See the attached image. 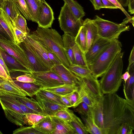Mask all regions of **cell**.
<instances>
[{"instance_id": "obj_51", "label": "cell", "mask_w": 134, "mask_h": 134, "mask_svg": "<svg viewBox=\"0 0 134 134\" xmlns=\"http://www.w3.org/2000/svg\"><path fill=\"white\" fill-rule=\"evenodd\" d=\"M95 10H99L103 8H105L101 0H90Z\"/></svg>"}, {"instance_id": "obj_53", "label": "cell", "mask_w": 134, "mask_h": 134, "mask_svg": "<svg viewBox=\"0 0 134 134\" xmlns=\"http://www.w3.org/2000/svg\"><path fill=\"white\" fill-rule=\"evenodd\" d=\"M105 8L117 9L118 8L114 5L109 0H101Z\"/></svg>"}, {"instance_id": "obj_16", "label": "cell", "mask_w": 134, "mask_h": 134, "mask_svg": "<svg viewBox=\"0 0 134 134\" xmlns=\"http://www.w3.org/2000/svg\"><path fill=\"white\" fill-rule=\"evenodd\" d=\"M35 95L36 100L46 116H54L55 113L58 111L67 108L65 106L41 98L37 94Z\"/></svg>"}, {"instance_id": "obj_56", "label": "cell", "mask_w": 134, "mask_h": 134, "mask_svg": "<svg viewBox=\"0 0 134 134\" xmlns=\"http://www.w3.org/2000/svg\"><path fill=\"white\" fill-rule=\"evenodd\" d=\"M134 63V46H133L131 50L129 59V66Z\"/></svg>"}, {"instance_id": "obj_29", "label": "cell", "mask_w": 134, "mask_h": 134, "mask_svg": "<svg viewBox=\"0 0 134 134\" xmlns=\"http://www.w3.org/2000/svg\"><path fill=\"white\" fill-rule=\"evenodd\" d=\"M32 126L43 134H52L53 129L52 121L50 116H48L37 124Z\"/></svg>"}, {"instance_id": "obj_11", "label": "cell", "mask_w": 134, "mask_h": 134, "mask_svg": "<svg viewBox=\"0 0 134 134\" xmlns=\"http://www.w3.org/2000/svg\"><path fill=\"white\" fill-rule=\"evenodd\" d=\"M54 20L52 8L45 0H42L37 23L38 27L44 29L50 28Z\"/></svg>"}, {"instance_id": "obj_50", "label": "cell", "mask_w": 134, "mask_h": 134, "mask_svg": "<svg viewBox=\"0 0 134 134\" xmlns=\"http://www.w3.org/2000/svg\"><path fill=\"white\" fill-rule=\"evenodd\" d=\"M114 5L117 7L118 9L121 10L125 15L127 17L131 18L132 17L125 9L123 7L117 0H109Z\"/></svg>"}, {"instance_id": "obj_46", "label": "cell", "mask_w": 134, "mask_h": 134, "mask_svg": "<svg viewBox=\"0 0 134 134\" xmlns=\"http://www.w3.org/2000/svg\"><path fill=\"white\" fill-rule=\"evenodd\" d=\"M81 115L87 116L91 114L90 107L86 103L82 102L74 110Z\"/></svg>"}, {"instance_id": "obj_8", "label": "cell", "mask_w": 134, "mask_h": 134, "mask_svg": "<svg viewBox=\"0 0 134 134\" xmlns=\"http://www.w3.org/2000/svg\"><path fill=\"white\" fill-rule=\"evenodd\" d=\"M35 79V82L42 88H53L64 85L60 77L51 69L46 71L32 72L31 73Z\"/></svg>"}, {"instance_id": "obj_52", "label": "cell", "mask_w": 134, "mask_h": 134, "mask_svg": "<svg viewBox=\"0 0 134 134\" xmlns=\"http://www.w3.org/2000/svg\"><path fill=\"white\" fill-rule=\"evenodd\" d=\"M0 77L10 81L13 80L11 77L8 75L5 70L0 63Z\"/></svg>"}, {"instance_id": "obj_1", "label": "cell", "mask_w": 134, "mask_h": 134, "mask_svg": "<svg viewBox=\"0 0 134 134\" xmlns=\"http://www.w3.org/2000/svg\"><path fill=\"white\" fill-rule=\"evenodd\" d=\"M102 134H117L127 123L134 129V102L123 98L116 92L103 96Z\"/></svg>"}, {"instance_id": "obj_62", "label": "cell", "mask_w": 134, "mask_h": 134, "mask_svg": "<svg viewBox=\"0 0 134 134\" xmlns=\"http://www.w3.org/2000/svg\"><path fill=\"white\" fill-rule=\"evenodd\" d=\"M1 9V7H0V10Z\"/></svg>"}, {"instance_id": "obj_28", "label": "cell", "mask_w": 134, "mask_h": 134, "mask_svg": "<svg viewBox=\"0 0 134 134\" xmlns=\"http://www.w3.org/2000/svg\"><path fill=\"white\" fill-rule=\"evenodd\" d=\"M3 109L6 117L10 122L20 126L25 124L24 120L25 115L10 109Z\"/></svg>"}, {"instance_id": "obj_38", "label": "cell", "mask_w": 134, "mask_h": 134, "mask_svg": "<svg viewBox=\"0 0 134 134\" xmlns=\"http://www.w3.org/2000/svg\"><path fill=\"white\" fill-rule=\"evenodd\" d=\"M68 68L75 75L80 77L92 74L89 68H85L75 64L70 65Z\"/></svg>"}, {"instance_id": "obj_7", "label": "cell", "mask_w": 134, "mask_h": 134, "mask_svg": "<svg viewBox=\"0 0 134 134\" xmlns=\"http://www.w3.org/2000/svg\"><path fill=\"white\" fill-rule=\"evenodd\" d=\"M0 47L32 72L26 55L20 46L0 34Z\"/></svg>"}, {"instance_id": "obj_2", "label": "cell", "mask_w": 134, "mask_h": 134, "mask_svg": "<svg viewBox=\"0 0 134 134\" xmlns=\"http://www.w3.org/2000/svg\"><path fill=\"white\" fill-rule=\"evenodd\" d=\"M27 35L44 43L56 54L63 65L69 68L70 64L64 51L62 38L55 29L38 27L36 31Z\"/></svg>"}, {"instance_id": "obj_33", "label": "cell", "mask_w": 134, "mask_h": 134, "mask_svg": "<svg viewBox=\"0 0 134 134\" xmlns=\"http://www.w3.org/2000/svg\"><path fill=\"white\" fill-rule=\"evenodd\" d=\"M85 123V126L87 131L92 134H102L101 130L94 123L91 114L87 116L81 115Z\"/></svg>"}, {"instance_id": "obj_26", "label": "cell", "mask_w": 134, "mask_h": 134, "mask_svg": "<svg viewBox=\"0 0 134 134\" xmlns=\"http://www.w3.org/2000/svg\"><path fill=\"white\" fill-rule=\"evenodd\" d=\"M13 82L21 89L27 96L32 97L35 95L42 87L35 83L24 82L13 80Z\"/></svg>"}, {"instance_id": "obj_14", "label": "cell", "mask_w": 134, "mask_h": 134, "mask_svg": "<svg viewBox=\"0 0 134 134\" xmlns=\"http://www.w3.org/2000/svg\"><path fill=\"white\" fill-rule=\"evenodd\" d=\"M25 39L42 63L51 69L54 64L39 42L28 35H26Z\"/></svg>"}, {"instance_id": "obj_20", "label": "cell", "mask_w": 134, "mask_h": 134, "mask_svg": "<svg viewBox=\"0 0 134 134\" xmlns=\"http://www.w3.org/2000/svg\"><path fill=\"white\" fill-rule=\"evenodd\" d=\"M62 38L64 51L70 64H75L72 47L75 43V37L69 33H64Z\"/></svg>"}, {"instance_id": "obj_34", "label": "cell", "mask_w": 134, "mask_h": 134, "mask_svg": "<svg viewBox=\"0 0 134 134\" xmlns=\"http://www.w3.org/2000/svg\"><path fill=\"white\" fill-rule=\"evenodd\" d=\"M72 49L75 60V64L85 68H89L84 54L75 42L72 46Z\"/></svg>"}, {"instance_id": "obj_22", "label": "cell", "mask_w": 134, "mask_h": 134, "mask_svg": "<svg viewBox=\"0 0 134 134\" xmlns=\"http://www.w3.org/2000/svg\"><path fill=\"white\" fill-rule=\"evenodd\" d=\"M0 24L9 35L10 40L16 43L13 30L14 27L10 18L2 8L0 10Z\"/></svg>"}, {"instance_id": "obj_13", "label": "cell", "mask_w": 134, "mask_h": 134, "mask_svg": "<svg viewBox=\"0 0 134 134\" xmlns=\"http://www.w3.org/2000/svg\"><path fill=\"white\" fill-rule=\"evenodd\" d=\"M51 69L60 77L64 85L79 86V77L62 64L54 65Z\"/></svg>"}, {"instance_id": "obj_42", "label": "cell", "mask_w": 134, "mask_h": 134, "mask_svg": "<svg viewBox=\"0 0 134 134\" xmlns=\"http://www.w3.org/2000/svg\"><path fill=\"white\" fill-rule=\"evenodd\" d=\"M10 76L12 80L24 82L35 83V79L31 73H23L21 75H16L10 73Z\"/></svg>"}, {"instance_id": "obj_45", "label": "cell", "mask_w": 134, "mask_h": 134, "mask_svg": "<svg viewBox=\"0 0 134 134\" xmlns=\"http://www.w3.org/2000/svg\"><path fill=\"white\" fill-rule=\"evenodd\" d=\"M72 111L67 108L65 109L58 111L55 113L54 116L60 120L68 122L71 119Z\"/></svg>"}, {"instance_id": "obj_55", "label": "cell", "mask_w": 134, "mask_h": 134, "mask_svg": "<svg viewBox=\"0 0 134 134\" xmlns=\"http://www.w3.org/2000/svg\"><path fill=\"white\" fill-rule=\"evenodd\" d=\"M61 100L64 105L68 108L72 107V105L69 100L64 96H61Z\"/></svg>"}, {"instance_id": "obj_41", "label": "cell", "mask_w": 134, "mask_h": 134, "mask_svg": "<svg viewBox=\"0 0 134 134\" xmlns=\"http://www.w3.org/2000/svg\"><path fill=\"white\" fill-rule=\"evenodd\" d=\"M16 2L20 13L25 18L29 21L34 22L25 0H16Z\"/></svg>"}, {"instance_id": "obj_24", "label": "cell", "mask_w": 134, "mask_h": 134, "mask_svg": "<svg viewBox=\"0 0 134 134\" xmlns=\"http://www.w3.org/2000/svg\"><path fill=\"white\" fill-rule=\"evenodd\" d=\"M78 93V98L72 107L74 108H75L82 102L85 103L89 107H93L97 102L99 97H94L92 96L79 86Z\"/></svg>"}, {"instance_id": "obj_25", "label": "cell", "mask_w": 134, "mask_h": 134, "mask_svg": "<svg viewBox=\"0 0 134 134\" xmlns=\"http://www.w3.org/2000/svg\"><path fill=\"white\" fill-rule=\"evenodd\" d=\"M10 94L19 102L29 108L36 112L38 114L46 116L42 110L37 101L33 98H29L26 96Z\"/></svg>"}, {"instance_id": "obj_36", "label": "cell", "mask_w": 134, "mask_h": 134, "mask_svg": "<svg viewBox=\"0 0 134 134\" xmlns=\"http://www.w3.org/2000/svg\"><path fill=\"white\" fill-rule=\"evenodd\" d=\"M36 94L41 98L65 106L61 100L60 95L46 90L43 88L41 89Z\"/></svg>"}, {"instance_id": "obj_44", "label": "cell", "mask_w": 134, "mask_h": 134, "mask_svg": "<svg viewBox=\"0 0 134 134\" xmlns=\"http://www.w3.org/2000/svg\"><path fill=\"white\" fill-rule=\"evenodd\" d=\"M37 41L39 42L44 48L49 58L53 63L54 65L62 64L61 61L56 54L45 44L42 42Z\"/></svg>"}, {"instance_id": "obj_21", "label": "cell", "mask_w": 134, "mask_h": 134, "mask_svg": "<svg viewBox=\"0 0 134 134\" xmlns=\"http://www.w3.org/2000/svg\"><path fill=\"white\" fill-rule=\"evenodd\" d=\"M0 92L26 96L25 93L13 82L0 77Z\"/></svg>"}, {"instance_id": "obj_47", "label": "cell", "mask_w": 134, "mask_h": 134, "mask_svg": "<svg viewBox=\"0 0 134 134\" xmlns=\"http://www.w3.org/2000/svg\"><path fill=\"white\" fill-rule=\"evenodd\" d=\"M134 129L128 124H124L119 128L117 134H133Z\"/></svg>"}, {"instance_id": "obj_40", "label": "cell", "mask_w": 134, "mask_h": 134, "mask_svg": "<svg viewBox=\"0 0 134 134\" xmlns=\"http://www.w3.org/2000/svg\"><path fill=\"white\" fill-rule=\"evenodd\" d=\"M34 22L37 23L41 6L35 0H25Z\"/></svg>"}, {"instance_id": "obj_10", "label": "cell", "mask_w": 134, "mask_h": 134, "mask_svg": "<svg viewBox=\"0 0 134 134\" xmlns=\"http://www.w3.org/2000/svg\"><path fill=\"white\" fill-rule=\"evenodd\" d=\"M79 86L82 88L92 96L97 97L103 96L99 82L92 74L88 76L79 77Z\"/></svg>"}, {"instance_id": "obj_31", "label": "cell", "mask_w": 134, "mask_h": 134, "mask_svg": "<svg viewBox=\"0 0 134 134\" xmlns=\"http://www.w3.org/2000/svg\"><path fill=\"white\" fill-rule=\"evenodd\" d=\"M68 6L74 15L78 19L81 18L85 15L83 8L74 0H63Z\"/></svg>"}, {"instance_id": "obj_58", "label": "cell", "mask_w": 134, "mask_h": 134, "mask_svg": "<svg viewBox=\"0 0 134 134\" xmlns=\"http://www.w3.org/2000/svg\"><path fill=\"white\" fill-rule=\"evenodd\" d=\"M130 75L129 72L126 71L122 75V79L124 80V82H126L127 80L129 78Z\"/></svg>"}, {"instance_id": "obj_18", "label": "cell", "mask_w": 134, "mask_h": 134, "mask_svg": "<svg viewBox=\"0 0 134 134\" xmlns=\"http://www.w3.org/2000/svg\"><path fill=\"white\" fill-rule=\"evenodd\" d=\"M83 26L86 31L87 50L92 45L99 37L96 26L92 19L86 18L83 21Z\"/></svg>"}, {"instance_id": "obj_30", "label": "cell", "mask_w": 134, "mask_h": 134, "mask_svg": "<svg viewBox=\"0 0 134 134\" xmlns=\"http://www.w3.org/2000/svg\"><path fill=\"white\" fill-rule=\"evenodd\" d=\"M79 86L64 85L53 88H43L56 94L64 96L78 90Z\"/></svg>"}, {"instance_id": "obj_6", "label": "cell", "mask_w": 134, "mask_h": 134, "mask_svg": "<svg viewBox=\"0 0 134 134\" xmlns=\"http://www.w3.org/2000/svg\"><path fill=\"white\" fill-rule=\"evenodd\" d=\"M58 19L61 30L75 37L82 25L81 19L76 18L65 3L61 8Z\"/></svg>"}, {"instance_id": "obj_43", "label": "cell", "mask_w": 134, "mask_h": 134, "mask_svg": "<svg viewBox=\"0 0 134 134\" xmlns=\"http://www.w3.org/2000/svg\"><path fill=\"white\" fill-rule=\"evenodd\" d=\"M13 134H43L35 128L32 126H21L14 130Z\"/></svg>"}, {"instance_id": "obj_37", "label": "cell", "mask_w": 134, "mask_h": 134, "mask_svg": "<svg viewBox=\"0 0 134 134\" xmlns=\"http://www.w3.org/2000/svg\"><path fill=\"white\" fill-rule=\"evenodd\" d=\"M11 20L14 27H16L26 35L30 33V30L27 26L26 20L20 13L19 14L13 19Z\"/></svg>"}, {"instance_id": "obj_27", "label": "cell", "mask_w": 134, "mask_h": 134, "mask_svg": "<svg viewBox=\"0 0 134 134\" xmlns=\"http://www.w3.org/2000/svg\"><path fill=\"white\" fill-rule=\"evenodd\" d=\"M16 2L13 0H2L1 4V8L11 20L13 19L20 13Z\"/></svg>"}, {"instance_id": "obj_48", "label": "cell", "mask_w": 134, "mask_h": 134, "mask_svg": "<svg viewBox=\"0 0 134 134\" xmlns=\"http://www.w3.org/2000/svg\"><path fill=\"white\" fill-rule=\"evenodd\" d=\"M14 31L16 40V43L18 44L23 42L26 36V35L18 29L14 27Z\"/></svg>"}, {"instance_id": "obj_57", "label": "cell", "mask_w": 134, "mask_h": 134, "mask_svg": "<svg viewBox=\"0 0 134 134\" xmlns=\"http://www.w3.org/2000/svg\"><path fill=\"white\" fill-rule=\"evenodd\" d=\"M0 34L6 38L10 40L9 35L0 24Z\"/></svg>"}, {"instance_id": "obj_15", "label": "cell", "mask_w": 134, "mask_h": 134, "mask_svg": "<svg viewBox=\"0 0 134 134\" xmlns=\"http://www.w3.org/2000/svg\"><path fill=\"white\" fill-rule=\"evenodd\" d=\"M0 52L10 73L15 72L31 73L29 69L0 47Z\"/></svg>"}, {"instance_id": "obj_17", "label": "cell", "mask_w": 134, "mask_h": 134, "mask_svg": "<svg viewBox=\"0 0 134 134\" xmlns=\"http://www.w3.org/2000/svg\"><path fill=\"white\" fill-rule=\"evenodd\" d=\"M53 129L52 134H77L70 124L53 116H50Z\"/></svg>"}, {"instance_id": "obj_35", "label": "cell", "mask_w": 134, "mask_h": 134, "mask_svg": "<svg viewBox=\"0 0 134 134\" xmlns=\"http://www.w3.org/2000/svg\"><path fill=\"white\" fill-rule=\"evenodd\" d=\"M71 120L68 122L73 127L77 134L88 133L81 119L74 113L73 111L71 113Z\"/></svg>"}, {"instance_id": "obj_4", "label": "cell", "mask_w": 134, "mask_h": 134, "mask_svg": "<svg viewBox=\"0 0 134 134\" xmlns=\"http://www.w3.org/2000/svg\"><path fill=\"white\" fill-rule=\"evenodd\" d=\"M122 44L118 39L112 41L90 64L92 75L98 78L101 77L122 50Z\"/></svg>"}, {"instance_id": "obj_19", "label": "cell", "mask_w": 134, "mask_h": 134, "mask_svg": "<svg viewBox=\"0 0 134 134\" xmlns=\"http://www.w3.org/2000/svg\"><path fill=\"white\" fill-rule=\"evenodd\" d=\"M130 75L129 78L123 84V91L126 99L134 102V63L127 69Z\"/></svg>"}, {"instance_id": "obj_49", "label": "cell", "mask_w": 134, "mask_h": 134, "mask_svg": "<svg viewBox=\"0 0 134 134\" xmlns=\"http://www.w3.org/2000/svg\"><path fill=\"white\" fill-rule=\"evenodd\" d=\"M78 91H76L64 96L70 101L72 107L76 103L78 97Z\"/></svg>"}, {"instance_id": "obj_54", "label": "cell", "mask_w": 134, "mask_h": 134, "mask_svg": "<svg viewBox=\"0 0 134 134\" xmlns=\"http://www.w3.org/2000/svg\"><path fill=\"white\" fill-rule=\"evenodd\" d=\"M128 11L131 14H133L134 13V0H129Z\"/></svg>"}, {"instance_id": "obj_23", "label": "cell", "mask_w": 134, "mask_h": 134, "mask_svg": "<svg viewBox=\"0 0 134 134\" xmlns=\"http://www.w3.org/2000/svg\"><path fill=\"white\" fill-rule=\"evenodd\" d=\"M103 95L99 97L94 106L90 107L93 121L102 131L103 127L102 100Z\"/></svg>"}, {"instance_id": "obj_59", "label": "cell", "mask_w": 134, "mask_h": 134, "mask_svg": "<svg viewBox=\"0 0 134 134\" xmlns=\"http://www.w3.org/2000/svg\"><path fill=\"white\" fill-rule=\"evenodd\" d=\"M123 7L127 6L129 0H117Z\"/></svg>"}, {"instance_id": "obj_3", "label": "cell", "mask_w": 134, "mask_h": 134, "mask_svg": "<svg viewBox=\"0 0 134 134\" xmlns=\"http://www.w3.org/2000/svg\"><path fill=\"white\" fill-rule=\"evenodd\" d=\"M124 54V52L119 53L101 76L99 82L103 94L116 92L120 86L122 81Z\"/></svg>"}, {"instance_id": "obj_63", "label": "cell", "mask_w": 134, "mask_h": 134, "mask_svg": "<svg viewBox=\"0 0 134 134\" xmlns=\"http://www.w3.org/2000/svg\"><path fill=\"white\" fill-rule=\"evenodd\" d=\"M13 0L15 1H16V0Z\"/></svg>"}, {"instance_id": "obj_12", "label": "cell", "mask_w": 134, "mask_h": 134, "mask_svg": "<svg viewBox=\"0 0 134 134\" xmlns=\"http://www.w3.org/2000/svg\"><path fill=\"white\" fill-rule=\"evenodd\" d=\"M112 41L99 37L84 54L88 65L111 43Z\"/></svg>"}, {"instance_id": "obj_32", "label": "cell", "mask_w": 134, "mask_h": 134, "mask_svg": "<svg viewBox=\"0 0 134 134\" xmlns=\"http://www.w3.org/2000/svg\"><path fill=\"white\" fill-rule=\"evenodd\" d=\"M75 42L83 53L85 54L87 51L86 31L82 25L75 37Z\"/></svg>"}, {"instance_id": "obj_61", "label": "cell", "mask_w": 134, "mask_h": 134, "mask_svg": "<svg viewBox=\"0 0 134 134\" xmlns=\"http://www.w3.org/2000/svg\"><path fill=\"white\" fill-rule=\"evenodd\" d=\"M2 0H0V7L1 6V4L2 2Z\"/></svg>"}, {"instance_id": "obj_9", "label": "cell", "mask_w": 134, "mask_h": 134, "mask_svg": "<svg viewBox=\"0 0 134 134\" xmlns=\"http://www.w3.org/2000/svg\"><path fill=\"white\" fill-rule=\"evenodd\" d=\"M24 52L32 72H38L49 70L41 61L26 40L18 44Z\"/></svg>"}, {"instance_id": "obj_5", "label": "cell", "mask_w": 134, "mask_h": 134, "mask_svg": "<svg viewBox=\"0 0 134 134\" xmlns=\"http://www.w3.org/2000/svg\"><path fill=\"white\" fill-rule=\"evenodd\" d=\"M132 16L131 18H125L120 24L104 19L98 15H96L92 20L93 23L97 27L99 37L110 40L118 39L122 32L130 30L129 23L132 24Z\"/></svg>"}, {"instance_id": "obj_60", "label": "cell", "mask_w": 134, "mask_h": 134, "mask_svg": "<svg viewBox=\"0 0 134 134\" xmlns=\"http://www.w3.org/2000/svg\"><path fill=\"white\" fill-rule=\"evenodd\" d=\"M40 6H41L42 0H35Z\"/></svg>"}, {"instance_id": "obj_39", "label": "cell", "mask_w": 134, "mask_h": 134, "mask_svg": "<svg viewBox=\"0 0 134 134\" xmlns=\"http://www.w3.org/2000/svg\"><path fill=\"white\" fill-rule=\"evenodd\" d=\"M47 116L35 113L26 114L24 118L25 124L29 126L35 125L43 120Z\"/></svg>"}]
</instances>
